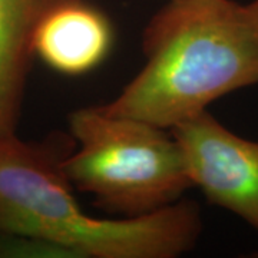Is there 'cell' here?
Segmentation results:
<instances>
[{
  "label": "cell",
  "instance_id": "6da1fadb",
  "mask_svg": "<svg viewBox=\"0 0 258 258\" xmlns=\"http://www.w3.org/2000/svg\"><path fill=\"white\" fill-rule=\"evenodd\" d=\"M145 64L113 101L112 115L162 129L258 83V25L234 0H168L142 36Z\"/></svg>",
  "mask_w": 258,
  "mask_h": 258
},
{
  "label": "cell",
  "instance_id": "7a4b0ae2",
  "mask_svg": "<svg viewBox=\"0 0 258 258\" xmlns=\"http://www.w3.org/2000/svg\"><path fill=\"white\" fill-rule=\"evenodd\" d=\"M66 138L0 139V237L40 241L83 258H176L195 247L203 220L194 201L119 220L88 215L60 169L72 147Z\"/></svg>",
  "mask_w": 258,
  "mask_h": 258
},
{
  "label": "cell",
  "instance_id": "3957f363",
  "mask_svg": "<svg viewBox=\"0 0 258 258\" xmlns=\"http://www.w3.org/2000/svg\"><path fill=\"white\" fill-rule=\"evenodd\" d=\"M69 129L78 148L62 158V174L106 211L152 214L178 203L192 186L179 145L166 129L112 115L99 105L72 112Z\"/></svg>",
  "mask_w": 258,
  "mask_h": 258
},
{
  "label": "cell",
  "instance_id": "277c9868",
  "mask_svg": "<svg viewBox=\"0 0 258 258\" xmlns=\"http://www.w3.org/2000/svg\"><path fill=\"white\" fill-rule=\"evenodd\" d=\"M192 186L258 232V142L231 132L208 111L171 129Z\"/></svg>",
  "mask_w": 258,
  "mask_h": 258
},
{
  "label": "cell",
  "instance_id": "5b68a950",
  "mask_svg": "<svg viewBox=\"0 0 258 258\" xmlns=\"http://www.w3.org/2000/svg\"><path fill=\"white\" fill-rule=\"evenodd\" d=\"M113 28L101 9L85 0H71L49 12L33 39L35 56L56 72L83 75L106 59Z\"/></svg>",
  "mask_w": 258,
  "mask_h": 258
},
{
  "label": "cell",
  "instance_id": "8992f818",
  "mask_svg": "<svg viewBox=\"0 0 258 258\" xmlns=\"http://www.w3.org/2000/svg\"><path fill=\"white\" fill-rule=\"evenodd\" d=\"M66 2L0 0V139L16 134L37 26Z\"/></svg>",
  "mask_w": 258,
  "mask_h": 258
},
{
  "label": "cell",
  "instance_id": "52a82bcc",
  "mask_svg": "<svg viewBox=\"0 0 258 258\" xmlns=\"http://www.w3.org/2000/svg\"><path fill=\"white\" fill-rule=\"evenodd\" d=\"M248 8L251 10V13H252V16L255 19V22H257L258 25V0H252L251 3H248Z\"/></svg>",
  "mask_w": 258,
  "mask_h": 258
}]
</instances>
